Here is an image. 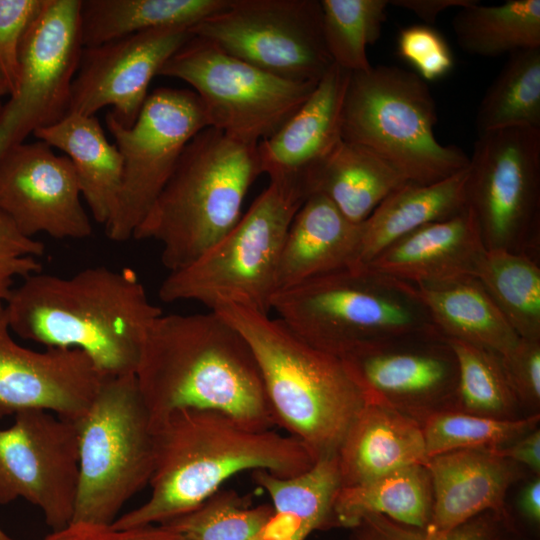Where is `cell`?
Returning <instances> with one entry per match:
<instances>
[{
	"label": "cell",
	"instance_id": "cell-14",
	"mask_svg": "<svg viewBox=\"0 0 540 540\" xmlns=\"http://www.w3.org/2000/svg\"><path fill=\"white\" fill-rule=\"evenodd\" d=\"M81 0H44L20 49L15 92L0 107V157L69 113L83 45Z\"/></svg>",
	"mask_w": 540,
	"mask_h": 540
},
{
	"label": "cell",
	"instance_id": "cell-25",
	"mask_svg": "<svg viewBox=\"0 0 540 540\" xmlns=\"http://www.w3.org/2000/svg\"><path fill=\"white\" fill-rule=\"evenodd\" d=\"M62 150L76 171L81 194L94 220L106 225L116 206L123 162L95 116L68 113L63 119L33 134Z\"/></svg>",
	"mask_w": 540,
	"mask_h": 540
},
{
	"label": "cell",
	"instance_id": "cell-27",
	"mask_svg": "<svg viewBox=\"0 0 540 540\" xmlns=\"http://www.w3.org/2000/svg\"><path fill=\"white\" fill-rule=\"evenodd\" d=\"M252 478L271 499L265 540H306L312 532L332 527L333 502L341 487L337 455L294 476L256 470Z\"/></svg>",
	"mask_w": 540,
	"mask_h": 540
},
{
	"label": "cell",
	"instance_id": "cell-11",
	"mask_svg": "<svg viewBox=\"0 0 540 540\" xmlns=\"http://www.w3.org/2000/svg\"><path fill=\"white\" fill-rule=\"evenodd\" d=\"M467 205L487 250L540 259V128L478 134L469 157Z\"/></svg>",
	"mask_w": 540,
	"mask_h": 540
},
{
	"label": "cell",
	"instance_id": "cell-28",
	"mask_svg": "<svg viewBox=\"0 0 540 540\" xmlns=\"http://www.w3.org/2000/svg\"><path fill=\"white\" fill-rule=\"evenodd\" d=\"M409 182L372 150L342 140L306 183L307 198L321 194L351 222L362 224L393 191Z\"/></svg>",
	"mask_w": 540,
	"mask_h": 540
},
{
	"label": "cell",
	"instance_id": "cell-39",
	"mask_svg": "<svg viewBox=\"0 0 540 540\" xmlns=\"http://www.w3.org/2000/svg\"><path fill=\"white\" fill-rule=\"evenodd\" d=\"M505 519L489 512L474 517L440 540H506L499 530ZM348 540H432L423 529L398 523L384 515H365L350 528Z\"/></svg>",
	"mask_w": 540,
	"mask_h": 540
},
{
	"label": "cell",
	"instance_id": "cell-12",
	"mask_svg": "<svg viewBox=\"0 0 540 540\" xmlns=\"http://www.w3.org/2000/svg\"><path fill=\"white\" fill-rule=\"evenodd\" d=\"M106 126L123 162L114 212L104 226L115 242L133 238L171 177L187 143L209 127L194 91L158 88L148 95L136 121L126 127L109 110Z\"/></svg>",
	"mask_w": 540,
	"mask_h": 540
},
{
	"label": "cell",
	"instance_id": "cell-30",
	"mask_svg": "<svg viewBox=\"0 0 540 540\" xmlns=\"http://www.w3.org/2000/svg\"><path fill=\"white\" fill-rule=\"evenodd\" d=\"M433 504L432 484L424 464L409 465L353 486L340 487L332 507V527L352 528L368 514L425 529Z\"/></svg>",
	"mask_w": 540,
	"mask_h": 540
},
{
	"label": "cell",
	"instance_id": "cell-22",
	"mask_svg": "<svg viewBox=\"0 0 540 540\" xmlns=\"http://www.w3.org/2000/svg\"><path fill=\"white\" fill-rule=\"evenodd\" d=\"M486 251L467 206L401 237L363 266L412 285H432L476 277Z\"/></svg>",
	"mask_w": 540,
	"mask_h": 540
},
{
	"label": "cell",
	"instance_id": "cell-35",
	"mask_svg": "<svg viewBox=\"0 0 540 540\" xmlns=\"http://www.w3.org/2000/svg\"><path fill=\"white\" fill-rule=\"evenodd\" d=\"M447 340L458 364L455 410L502 420L525 417L520 415L523 409L509 383L500 354L466 341Z\"/></svg>",
	"mask_w": 540,
	"mask_h": 540
},
{
	"label": "cell",
	"instance_id": "cell-41",
	"mask_svg": "<svg viewBox=\"0 0 540 540\" xmlns=\"http://www.w3.org/2000/svg\"><path fill=\"white\" fill-rule=\"evenodd\" d=\"M399 56L412 65L424 81L446 76L454 67L452 51L436 29L426 24L410 25L398 34Z\"/></svg>",
	"mask_w": 540,
	"mask_h": 540
},
{
	"label": "cell",
	"instance_id": "cell-6",
	"mask_svg": "<svg viewBox=\"0 0 540 540\" xmlns=\"http://www.w3.org/2000/svg\"><path fill=\"white\" fill-rule=\"evenodd\" d=\"M271 310L305 341L337 356L434 326L414 285L363 265L279 290Z\"/></svg>",
	"mask_w": 540,
	"mask_h": 540
},
{
	"label": "cell",
	"instance_id": "cell-29",
	"mask_svg": "<svg viewBox=\"0 0 540 540\" xmlns=\"http://www.w3.org/2000/svg\"><path fill=\"white\" fill-rule=\"evenodd\" d=\"M414 287L432 323L445 337L501 356L518 343L520 337L476 277Z\"/></svg>",
	"mask_w": 540,
	"mask_h": 540
},
{
	"label": "cell",
	"instance_id": "cell-33",
	"mask_svg": "<svg viewBox=\"0 0 540 540\" xmlns=\"http://www.w3.org/2000/svg\"><path fill=\"white\" fill-rule=\"evenodd\" d=\"M478 134L540 128V47L509 54L476 115Z\"/></svg>",
	"mask_w": 540,
	"mask_h": 540
},
{
	"label": "cell",
	"instance_id": "cell-8",
	"mask_svg": "<svg viewBox=\"0 0 540 540\" xmlns=\"http://www.w3.org/2000/svg\"><path fill=\"white\" fill-rule=\"evenodd\" d=\"M305 200L298 191L270 182L224 237L189 265L169 272L160 299L195 301L211 310L238 305L268 314L278 290L282 246Z\"/></svg>",
	"mask_w": 540,
	"mask_h": 540
},
{
	"label": "cell",
	"instance_id": "cell-13",
	"mask_svg": "<svg viewBox=\"0 0 540 540\" xmlns=\"http://www.w3.org/2000/svg\"><path fill=\"white\" fill-rule=\"evenodd\" d=\"M224 52L278 78L318 82L333 61L320 0H231L193 27Z\"/></svg>",
	"mask_w": 540,
	"mask_h": 540
},
{
	"label": "cell",
	"instance_id": "cell-18",
	"mask_svg": "<svg viewBox=\"0 0 540 540\" xmlns=\"http://www.w3.org/2000/svg\"><path fill=\"white\" fill-rule=\"evenodd\" d=\"M189 29H155L83 48L72 82L69 113L94 116L110 106L119 123L132 126L152 79L193 36Z\"/></svg>",
	"mask_w": 540,
	"mask_h": 540
},
{
	"label": "cell",
	"instance_id": "cell-48",
	"mask_svg": "<svg viewBox=\"0 0 540 540\" xmlns=\"http://www.w3.org/2000/svg\"><path fill=\"white\" fill-rule=\"evenodd\" d=\"M6 95H9V92H8L5 82L0 76V107L2 106L3 97H5Z\"/></svg>",
	"mask_w": 540,
	"mask_h": 540
},
{
	"label": "cell",
	"instance_id": "cell-7",
	"mask_svg": "<svg viewBox=\"0 0 540 540\" xmlns=\"http://www.w3.org/2000/svg\"><path fill=\"white\" fill-rule=\"evenodd\" d=\"M437 111L426 82L397 66L350 74L342 138L388 161L412 183L430 184L465 169L469 156L435 136Z\"/></svg>",
	"mask_w": 540,
	"mask_h": 540
},
{
	"label": "cell",
	"instance_id": "cell-16",
	"mask_svg": "<svg viewBox=\"0 0 540 540\" xmlns=\"http://www.w3.org/2000/svg\"><path fill=\"white\" fill-rule=\"evenodd\" d=\"M78 468L74 422L28 410L0 429V504L25 499L41 510L53 531L72 520Z\"/></svg>",
	"mask_w": 540,
	"mask_h": 540
},
{
	"label": "cell",
	"instance_id": "cell-31",
	"mask_svg": "<svg viewBox=\"0 0 540 540\" xmlns=\"http://www.w3.org/2000/svg\"><path fill=\"white\" fill-rule=\"evenodd\" d=\"M231 0H81L83 48L172 27L191 28L226 9Z\"/></svg>",
	"mask_w": 540,
	"mask_h": 540
},
{
	"label": "cell",
	"instance_id": "cell-38",
	"mask_svg": "<svg viewBox=\"0 0 540 540\" xmlns=\"http://www.w3.org/2000/svg\"><path fill=\"white\" fill-rule=\"evenodd\" d=\"M540 414L502 420L444 410L429 415L422 423L427 459L467 449L504 447L536 429Z\"/></svg>",
	"mask_w": 540,
	"mask_h": 540
},
{
	"label": "cell",
	"instance_id": "cell-1",
	"mask_svg": "<svg viewBox=\"0 0 540 540\" xmlns=\"http://www.w3.org/2000/svg\"><path fill=\"white\" fill-rule=\"evenodd\" d=\"M135 378L152 426L181 409L222 412L254 430L277 425L248 342L216 311L156 318Z\"/></svg>",
	"mask_w": 540,
	"mask_h": 540
},
{
	"label": "cell",
	"instance_id": "cell-19",
	"mask_svg": "<svg viewBox=\"0 0 540 540\" xmlns=\"http://www.w3.org/2000/svg\"><path fill=\"white\" fill-rule=\"evenodd\" d=\"M104 376L82 351H36L12 336L0 308V419L28 410H44L76 422L96 397Z\"/></svg>",
	"mask_w": 540,
	"mask_h": 540
},
{
	"label": "cell",
	"instance_id": "cell-42",
	"mask_svg": "<svg viewBox=\"0 0 540 540\" xmlns=\"http://www.w3.org/2000/svg\"><path fill=\"white\" fill-rule=\"evenodd\" d=\"M44 0H0V76L9 96L17 87L23 38Z\"/></svg>",
	"mask_w": 540,
	"mask_h": 540
},
{
	"label": "cell",
	"instance_id": "cell-32",
	"mask_svg": "<svg viewBox=\"0 0 540 540\" xmlns=\"http://www.w3.org/2000/svg\"><path fill=\"white\" fill-rule=\"evenodd\" d=\"M458 45L465 52L496 57L540 47V0H508L499 5L473 1L452 20Z\"/></svg>",
	"mask_w": 540,
	"mask_h": 540
},
{
	"label": "cell",
	"instance_id": "cell-4",
	"mask_svg": "<svg viewBox=\"0 0 540 540\" xmlns=\"http://www.w3.org/2000/svg\"><path fill=\"white\" fill-rule=\"evenodd\" d=\"M212 311L248 342L277 424L315 461L336 456L366 402L342 359L311 345L279 318L238 305Z\"/></svg>",
	"mask_w": 540,
	"mask_h": 540
},
{
	"label": "cell",
	"instance_id": "cell-20",
	"mask_svg": "<svg viewBox=\"0 0 540 540\" xmlns=\"http://www.w3.org/2000/svg\"><path fill=\"white\" fill-rule=\"evenodd\" d=\"M351 72L332 64L304 103L257 144L262 174L307 199L306 183L342 138V113Z\"/></svg>",
	"mask_w": 540,
	"mask_h": 540
},
{
	"label": "cell",
	"instance_id": "cell-44",
	"mask_svg": "<svg viewBox=\"0 0 540 540\" xmlns=\"http://www.w3.org/2000/svg\"><path fill=\"white\" fill-rule=\"evenodd\" d=\"M43 540H185L182 536L160 526L118 530L111 526L88 523H69L53 531Z\"/></svg>",
	"mask_w": 540,
	"mask_h": 540
},
{
	"label": "cell",
	"instance_id": "cell-36",
	"mask_svg": "<svg viewBox=\"0 0 540 540\" xmlns=\"http://www.w3.org/2000/svg\"><path fill=\"white\" fill-rule=\"evenodd\" d=\"M271 504L252 505L233 490H218L191 511L160 526L185 540H265Z\"/></svg>",
	"mask_w": 540,
	"mask_h": 540
},
{
	"label": "cell",
	"instance_id": "cell-34",
	"mask_svg": "<svg viewBox=\"0 0 540 540\" xmlns=\"http://www.w3.org/2000/svg\"><path fill=\"white\" fill-rule=\"evenodd\" d=\"M476 278L520 338L540 340V259L487 250Z\"/></svg>",
	"mask_w": 540,
	"mask_h": 540
},
{
	"label": "cell",
	"instance_id": "cell-5",
	"mask_svg": "<svg viewBox=\"0 0 540 540\" xmlns=\"http://www.w3.org/2000/svg\"><path fill=\"white\" fill-rule=\"evenodd\" d=\"M261 174L257 145L206 127L185 146L133 238L160 243L162 264L169 272L179 270L236 225L244 198Z\"/></svg>",
	"mask_w": 540,
	"mask_h": 540
},
{
	"label": "cell",
	"instance_id": "cell-37",
	"mask_svg": "<svg viewBox=\"0 0 540 540\" xmlns=\"http://www.w3.org/2000/svg\"><path fill=\"white\" fill-rule=\"evenodd\" d=\"M327 50L334 64L353 73L372 65L367 48L380 37L387 0H320Z\"/></svg>",
	"mask_w": 540,
	"mask_h": 540
},
{
	"label": "cell",
	"instance_id": "cell-15",
	"mask_svg": "<svg viewBox=\"0 0 540 540\" xmlns=\"http://www.w3.org/2000/svg\"><path fill=\"white\" fill-rule=\"evenodd\" d=\"M339 357L366 401L420 424L433 413L456 409L457 359L435 326L360 345Z\"/></svg>",
	"mask_w": 540,
	"mask_h": 540
},
{
	"label": "cell",
	"instance_id": "cell-2",
	"mask_svg": "<svg viewBox=\"0 0 540 540\" xmlns=\"http://www.w3.org/2000/svg\"><path fill=\"white\" fill-rule=\"evenodd\" d=\"M3 307L13 334L46 348L80 350L106 377L135 374L148 329L163 314L135 271L106 266L69 277L31 274Z\"/></svg>",
	"mask_w": 540,
	"mask_h": 540
},
{
	"label": "cell",
	"instance_id": "cell-23",
	"mask_svg": "<svg viewBox=\"0 0 540 540\" xmlns=\"http://www.w3.org/2000/svg\"><path fill=\"white\" fill-rule=\"evenodd\" d=\"M361 239L362 224L348 220L325 196L310 195L286 234L277 271V291L359 266Z\"/></svg>",
	"mask_w": 540,
	"mask_h": 540
},
{
	"label": "cell",
	"instance_id": "cell-45",
	"mask_svg": "<svg viewBox=\"0 0 540 540\" xmlns=\"http://www.w3.org/2000/svg\"><path fill=\"white\" fill-rule=\"evenodd\" d=\"M494 454L511 460L531 470L533 475H540V430L536 428L500 448L489 449Z\"/></svg>",
	"mask_w": 540,
	"mask_h": 540
},
{
	"label": "cell",
	"instance_id": "cell-43",
	"mask_svg": "<svg viewBox=\"0 0 540 540\" xmlns=\"http://www.w3.org/2000/svg\"><path fill=\"white\" fill-rule=\"evenodd\" d=\"M509 383L523 411L540 410V340L520 338L515 347L501 356Z\"/></svg>",
	"mask_w": 540,
	"mask_h": 540
},
{
	"label": "cell",
	"instance_id": "cell-46",
	"mask_svg": "<svg viewBox=\"0 0 540 540\" xmlns=\"http://www.w3.org/2000/svg\"><path fill=\"white\" fill-rule=\"evenodd\" d=\"M474 0H392L388 5L403 8L414 13L427 24H433L447 9L462 8Z\"/></svg>",
	"mask_w": 540,
	"mask_h": 540
},
{
	"label": "cell",
	"instance_id": "cell-17",
	"mask_svg": "<svg viewBox=\"0 0 540 540\" xmlns=\"http://www.w3.org/2000/svg\"><path fill=\"white\" fill-rule=\"evenodd\" d=\"M76 171L44 141L23 142L0 157V209L27 237L84 239L92 225Z\"/></svg>",
	"mask_w": 540,
	"mask_h": 540
},
{
	"label": "cell",
	"instance_id": "cell-26",
	"mask_svg": "<svg viewBox=\"0 0 540 540\" xmlns=\"http://www.w3.org/2000/svg\"><path fill=\"white\" fill-rule=\"evenodd\" d=\"M467 181L468 167L430 184L407 182L390 193L362 223L359 266L416 229L465 210Z\"/></svg>",
	"mask_w": 540,
	"mask_h": 540
},
{
	"label": "cell",
	"instance_id": "cell-47",
	"mask_svg": "<svg viewBox=\"0 0 540 540\" xmlns=\"http://www.w3.org/2000/svg\"><path fill=\"white\" fill-rule=\"evenodd\" d=\"M518 506L520 512L533 523L540 521V476L533 475L520 491Z\"/></svg>",
	"mask_w": 540,
	"mask_h": 540
},
{
	"label": "cell",
	"instance_id": "cell-21",
	"mask_svg": "<svg viewBox=\"0 0 540 540\" xmlns=\"http://www.w3.org/2000/svg\"><path fill=\"white\" fill-rule=\"evenodd\" d=\"M433 504L425 535L444 539L453 530L483 512L509 520L506 496L522 479L525 467L488 449L451 451L428 458Z\"/></svg>",
	"mask_w": 540,
	"mask_h": 540
},
{
	"label": "cell",
	"instance_id": "cell-49",
	"mask_svg": "<svg viewBox=\"0 0 540 540\" xmlns=\"http://www.w3.org/2000/svg\"><path fill=\"white\" fill-rule=\"evenodd\" d=\"M0 540H12L0 527Z\"/></svg>",
	"mask_w": 540,
	"mask_h": 540
},
{
	"label": "cell",
	"instance_id": "cell-9",
	"mask_svg": "<svg viewBox=\"0 0 540 540\" xmlns=\"http://www.w3.org/2000/svg\"><path fill=\"white\" fill-rule=\"evenodd\" d=\"M75 423L79 471L70 523L111 526L124 504L149 485L154 429L135 374L106 377Z\"/></svg>",
	"mask_w": 540,
	"mask_h": 540
},
{
	"label": "cell",
	"instance_id": "cell-10",
	"mask_svg": "<svg viewBox=\"0 0 540 540\" xmlns=\"http://www.w3.org/2000/svg\"><path fill=\"white\" fill-rule=\"evenodd\" d=\"M159 76L192 86L209 127L253 145L273 135L318 83L278 78L194 35L165 63Z\"/></svg>",
	"mask_w": 540,
	"mask_h": 540
},
{
	"label": "cell",
	"instance_id": "cell-40",
	"mask_svg": "<svg viewBox=\"0 0 540 540\" xmlns=\"http://www.w3.org/2000/svg\"><path fill=\"white\" fill-rule=\"evenodd\" d=\"M45 245L27 237L0 209V308L4 306L17 279L42 271L40 258Z\"/></svg>",
	"mask_w": 540,
	"mask_h": 540
},
{
	"label": "cell",
	"instance_id": "cell-3",
	"mask_svg": "<svg viewBox=\"0 0 540 540\" xmlns=\"http://www.w3.org/2000/svg\"><path fill=\"white\" fill-rule=\"evenodd\" d=\"M155 458L151 493L139 507L117 517L118 530L161 525L199 506L233 475L264 470L289 477L314 458L298 439L250 429L205 409L176 410L153 425Z\"/></svg>",
	"mask_w": 540,
	"mask_h": 540
},
{
	"label": "cell",
	"instance_id": "cell-24",
	"mask_svg": "<svg viewBox=\"0 0 540 540\" xmlns=\"http://www.w3.org/2000/svg\"><path fill=\"white\" fill-rule=\"evenodd\" d=\"M337 457L341 487L424 464L427 456L421 424L387 405L366 401Z\"/></svg>",
	"mask_w": 540,
	"mask_h": 540
}]
</instances>
